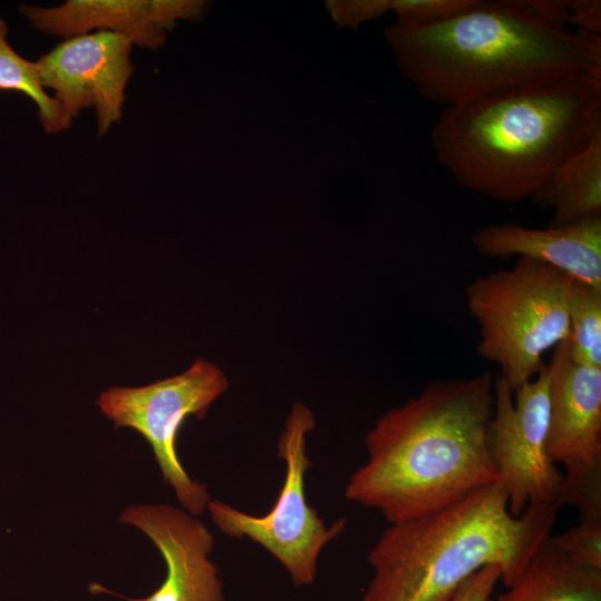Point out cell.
I'll list each match as a JSON object with an SVG mask.
<instances>
[{
    "mask_svg": "<svg viewBox=\"0 0 601 601\" xmlns=\"http://www.w3.org/2000/svg\"><path fill=\"white\" fill-rule=\"evenodd\" d=\"M229 386L224 372L199 358L186 371L138 387L114 386L101 392L97 405L115 427L138 432L150 445L164 481L181 509L198 516L211 500L208 487L193 480L177 452L178 432L188 416L204 418Z\"/></svg>",
    "mask_w": 601,
    "mask_h": 601,
    "instance_id": "obj_7",
    "label": "cell"
},
{
    "mask_svg": "<svg viewBox=\"0 0 601 601\" xmlns=\"http://www.w3.org/2000/svg\"><path fill=\"white\" fill-rule=\"evenodd\" d=\"M131 40L117 32L95 31L63 39L36 61L39 79L72 121L93 107L99 136L122 117L125 89L135 71Z\"/></svg>",
    "mask_w": 601,
    "mask_h": 601,
    "instance_id": "obj_10",
    "label": "cell"
},
{
    "mask_svg": "<svg viewBox=\"0 0 601 601\" xmlns=\"http://www.w3.org/2000/svg\"><path fill=\"white\" fill-rule=\"evenodd\" d=\"M208 2L201 0H68L57 7L21 4L20 12L41 32L62 37L111 31L134 46L156 50L178 19L197 20Z\"/></svg>",
    "mask_w": 601,
    "mask_h": 601,
    "instance_id": "obj_12",
    "label": "cell"
},
{
    "mask_svg": "<svg viewBox=\"0 0 601 601\" xmlns=\"http://www.w3.org/2000/svg\"><path fill=\"white\" fill-rule=\"evenodd\" d=\"M471 242L483 256L532 258L601 288V218L542 229L491 224L479 228Z\"/></svg>",
    "mask_w": 601,
    "mask_h": 601,
    "instance_id": "obj_13",
    "label": "cell"
},
{
    "mask_svg": "<svg viewBox=\"0 0 601 601\" xmlns=\"http://www.w3.org/2000/svg\"><path fill=\"white\" fill-rule=\"evenodd\" d=\"M546 370V446L564 467L561 506L575 508L580 521L601 519V368L574 362L563 342Z\"/></svg>",
    "mask_w": 601,
    "mask_h": 601,
    "instance_id": "obj_8",
    "label": "cell"
},
{
    "mask_svg": "<svg viewBox=\"0 0 601 601\" xmlns=\"http://www.w3.org/2000/svg\"><path fill=\"white\" fill-rule=\"evenodd\" d=\"M315 426L311 408L294 402L277 443V456L285 464L284 483L267 513L254 515L215 499L207 505L219 531L259 544L284 566L297 588L315 581L322 551L346 528L345 519L327 525L306 500L305 477L312 465L306 442Z\"/></svg>",
    "mask_w": 601,
    "mask_h": 601,
    "instance_id": "obj_6",
    "label": "cell"
},
{
    "mask_svg": "<svg viewBox=\"0 0 601 601\" xmlns=\"http://www.w3.org/2000/svg\"><path fill=\"white\" fill-rule=\"evenodd\" d=\"M571 284L556 268L518 257L512 268L466 286V305L479 325L476 351L499 366L512 393L544 368L546 351L568 342Z\"/></svg>",
    "mask_w": 601,
    "mask_h": 601,
    "instance_id": "obj_5",
    "label": "cell"
},
{
    "mask_svg": "<svg viewBox=\"0 0 601 601\" xmlns=\"http://www.w3.org/2000/svg\"><path fill=\"white\" fill-rule=\"evenodd\" d=\"M551 540L573 564L601 571V519L580 521Z\"/></svg>",
    "mask_w": 601,
    "mask_h": 601,
    "instance_id": "obj_18",
    "label": "cell"
},
{
    "mask_svg": "<svg viewBox=\"0 0 601 601\" xmlns=\"http://www.w3.org/2000/svg\"><path fill=\"white\" fill-rule=\"evenodd\" d=\"M560 506L509 511L497 481L437 511L388 524L367 553L372 578L359 601H450L485 565L508 587L552 535Z\"/></svg>",
    "mask_w": 601,
    "mask_h": 601,
    "instance_id": "obj_4",
    "label": "cell"
},
{
    "mask_svg": "<svg viewBox=\"0 0 601 601\" xmlns=\"http://www.w3.org/2000/svg\"><path fill=\"white\" fill-rule=\"evenodd\" d=\"M599 131L601 72H591L444 108L431 142L461 187L519 203Z\"/></svg>",
    "mask_w": 601,
    "mask_h": 601,
    "instance_id": "obj_3",
    "label": "cell"
},
{
    "mask_svg": "<svg viewBox=\"0 0 601 601\" xmlns=\"http://www.w3.org/2000/svg\"><path fill=\"white\" fill-rule=\"evenodd\" d=\"M325 4L338 27L354 30L391 11V0H329Z\"/></svg>",
    "mask_w": 601,
    "mask_h": 601,
    "instance_id": "obj_20",
    "label": "cell"
},
{
    "mask_svg": "<svg viewBox=\"0 0 601 601\" xmlns=\"http://www.w3.org/2000/svg\"><path fill=\"white\" fill-rule=\"evenodd\" d=\"M569 324L572 359L601 368V288L572 279Z\"/></svg>",
    "mask_w": 601,
    "mask_h": 601,
    "instance_id": "obj_17",
    "label": "cell"
},
{
    "mask_svg": "<svg viewBox=\"0 0 601 601\" xmlns=\"http://www.w3.org/2000/svg\"><path fill=\"white\" fill-rule=\"evenodd\" d=\"M384 37L402 76L444 108L601 72V36L569 28L565 0H475L431 24L393 23Z\"/></svg>",
    "mask_w": 601,
    "mask_h": 601,
    "instance_id": "obj_1",
    "label": "cell"
},
{
    "mask_svg": "<svg viewBox=\"0 0 601 601\" xmlns=\"http://www.w3.org/2000/svg\"><path fill=\"white\" fill-rule=\"evenodd\" d=\"M499 581L500 568L485 565L464 581L450 601H489Z\"/></svg>",
    "mask_w": 601,
    "mask_h": 601,
    "instance_id": "obj_21",
    "label": "cell"
},
{
    "mask_svg": "<svg viewBox=\"0 0 601 601\" xmlns=\"http://www.w3.org/2000/svg\"><path fill=\"white\" fill-rule=\"evenodd\" d=\"M7 35V23L0 18V89L17 91L32 99L47 132L68 129L72 121L41 86L36 61H29L18 55L9 45Z\"/></svg>",
    "mask_w": 601,
    "mask_h": 601,
    "instance_id": "obj_16",
    "label": "cell"
},
{
    "mask_svg": "<svg viewBox=\"0 0 601 601\" xmlns=\"http://www.w3.org/2000/svg\"><path fill=\"white\" fill-rule=\"evenodd\" d=\"M493 412L490 372L428 383L367 432V460L349 476L345 499L378 511L392 524L497 482L487 446Z\"/></svg>",
    "mask_w": 601,
    "mask_h": 601,
    "instance_id": "obj_2",
    "label": "cell"
},
{
    "mask_svg": "<svg viewBox=\"0 0 601 601\" xmlns=\"http://www.w3.org/2000/svg\"><path fill=\"white\" fill-rule=\"evenodd\" d=\"M548 426L546 365L514 393L501 376L494 378L487 446L514 516H520L530 504L561 508L563 473L549 455Z\"/></svg>",
    "mask_w": 601,
    "mask_h": 601,
    "instance_id": "obj_9",
    "label": "cell"
},
{
    "mask_svg": "<svg viewBox=\"0 0 601 601\" xmlns=\"http://www.w3.org/2000/svg\"><path fill=\"white\" fill-rule=\"evenodd\" d=\"M475 0H391V11L404 27L439 22L469 9Z\"/></svg>",
    "mask_w": 601,
    "mask_h": 601,
    "instance_id": "obj_19",
    "label": "cell"
},
{
    "mask_svg": "<svg viewBox=\"0 0 601 601\" xmlns=\"http://www.w3.org/2000/svg\"><path fill=\"white\" fill-rule=\"evenodd\" d=\"M551 536L496 601H601V571L570 562Z\"/></svg>",
    "mask_w": 601,
    "mask_h": 601,
    "instance_id": "obj_15",
    "label": "cell"
},
{
    "mask_svg": "<svg viewBox=\"0 0 601 601\" xmlns=\"http://www.w3.org/2000/svg\"><path fill=\"white\" fill-rule=\"evenodd\" d=\"M119 521L145 533L166 564L160 587L129 601H225L223 580L209 559L215 539L197 516L169 504H139L127 506Z\"/></svg>",
    "mask_w": 601,
    "mask_h": 601,
    "instance_id": "obj_11",
    "label": "cell"
},
{
    "mask_svg": "<svg viewBox=\"0 0 601 601\" xmlns=\"http://www.w3.org/2000/svg\"><path fill=\"white\" fill-rule=\"evenodd\" d=\"M531 199L553 209L550 227L601 218V131L558 166Z\"/></svg>",
    "mask_w": 601,
    "mask_h": 601,
    "instance_id": "obj_14",
    "label": "cell"
},
{
    "mask_svg": "<svg viewBox=\"0 0 601 601\" xmlns=\"http://www.w3.org/2000/svg\"><path fill=\"white\" fill-rule=\"evenodd\" d=\"M568 27L601 36V1L566 0Z\"/></svg>",
    "mask_w": 601,
    "mask_h": 601,
    "instance_id": "obj_22",
    "label": "cell"
}]
</instances>
